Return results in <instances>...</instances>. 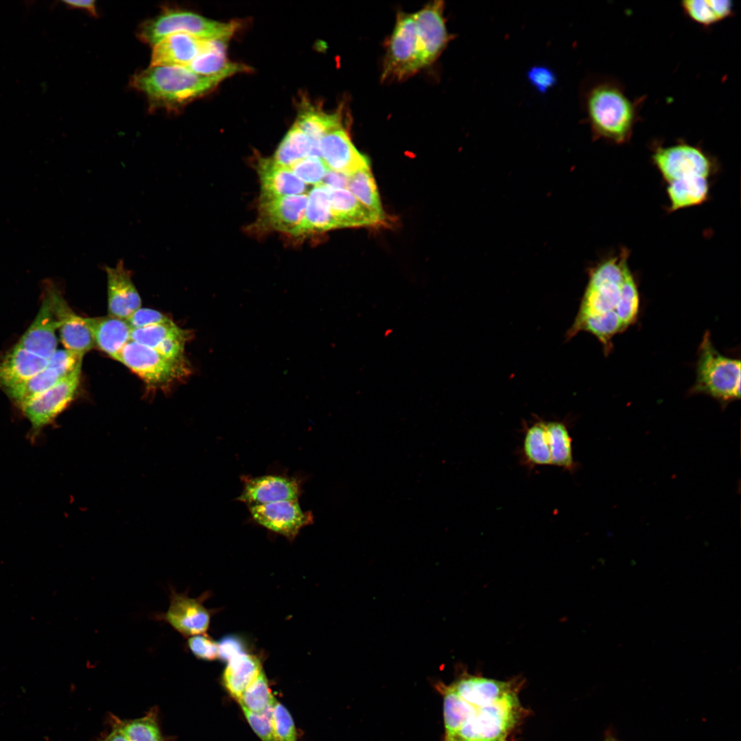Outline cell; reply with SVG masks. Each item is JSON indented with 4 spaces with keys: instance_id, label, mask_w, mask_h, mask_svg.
I'll return each instance as SVG.
<instances>
[{
    "instance_id": "obj_1",
    "label": "cell",
    "mask_w": 741,
    "mask_h": 741,
    "mask_svg": "<svg viewBox=\"0 0 741 741\" xmlns=\"http://www.w3.org/2000/svg\"><path fill=\"white\" fill-rule=\"evenodd\" d=\"M445 741H508L526 714L516 681L464 674L439 685Z\"/></svg>"
},
{
    "instance_id": "obj_2",
    "label": "cell",
    "mask_w": 741,
    "mask_h": 741,
    "mask_svg": "<svg viewBox=\"0 0 741 741\" xmlns=\"http://www.w3.org/2000/svg\"><path fill=\"white\" fill-rule=\"evenodd\" d=\"M629 251L622 248L588 269V281L576 316L565 337L587 332L599 341L607 355L613 338L636 323L640 294L628 263Z\"/></svg>"
},
{
    "instance_id": "obj_3",
    "label": "cell",
    "mask_w": 741,
    "mask_h": 741,
    "mask_svg": "<svg viewBox=\"0 0 741 741\" xmlns=\"http://www.w3.org/2000/svg\"><path fill=\"white\" fill-rule=\"evenodd\" d=\"M650 150L652 163L666 184L669 212L707 201L711 179L719 169L713 155L681 139L669 145L654 141Z\"/></svg>"
},
{
    "instance_id": "obj_4",
    "label": "cell",
    "mask_w": 741,
    "mask_h": 741,
    "mask_svg": "<svg viewBox=\"0 0 741 741\" xmlns=\"http://www.w3.org/2000/svg\"><path fill=\"white\" fill-rule=\"evenodd\" d=\"M646 96L631 97L617 78L604 77L587 89L585 108L592 136L615 145L628 143L635 127L642 120L640 111Z\"/></svg>"
},
{
    "instance_id": "obj_5",
    "label": "cell",
    "mask_w": 741,
    "mask_h": 741,
    "mask_svg": "<svg viewBox=\"0 0 741 741\" xmlns=\"http://www.w3.org/2000/svg\"><path fill=\"white\" fill-rule=\"evenodd\" d=\"M227 76L198 75L183 66H150L132 78L153 107L176 110L207 93Z\"/></svg>"
},
{
    "instance_id": "obj_6",
    "label": "cell",
    "mask_w": 741,
    "mask_h": 741,
    "mask_svg": "<svg viewBox=\"0 0 741 741\" xmlns=\"http://www.w3.org/2000/svg\"><path fill=\"white\" fill-rule=\"evenodd\" d=\"M689 394L707 395L722 406L740 398V360L720 353L709 331L698 349L696 378Z\"/></svg>"
},
{
    "instance_id": "obj_7",
    "label": "cell",
    "mask_w": 741,
    "mask_h": 741,
    "mask_svg": "<svg viewBox=\"0 0 741 741\" xmlns=\"http://www.w3.org/2000/svg\"><path fill=\"white\" fill-rule=\"evenodd\" d=\"M236 29L233 23H221L198 14L176 9L164 10L143 22L138 36L144 43L154 45L168 35L188 34L204 40L229 39Z\"/></svg>"
},
{
    "instance_id": "obj_8",
    "label": "cell",
    "mask_w": 741,
    "mask_h": 741,
    "mask_svg": "<svg viewBox=\"0 0 741 741\" xmlns=\"http://www.w3.org/2000/svg\"><path fill=\"white\" fill-rule=\"evenodd\" d=\"M422 68L413 14L399 12L388 43L381 78L403 80Z\"/></svg>"
},
{
    "instance_id": "obj_9",
    "label": "cell",
    "mask_w": 741,
    "mask_h": 741,
    "mask_svg": "<svg viewBox=\"0 0 741 741\" xmlns=\"http://www.w3.org/2000/svg\"><path fill=\"white\" fill-rule=\"evenodd\" d=\"M118 361L151 385L167 384L191 373L187 360L168 359L155 349L133 341L125 345Z\"/></svg>"
},
{
    "instance_id": "obj_10",
    "label": "cell",
    "mask_w": 741,
    "mask_h": 741,
    "mask_svg": "<svg viewBox=\"0 0 741 741\" xmlns=\"http://www.w3.org/2000/svg\"><path fill=\"white\" fill-rule=\"evenodd\" d=\"M81 370L82 364L19 408L31 425L32 437L54 422L74 399L80 384Z\"/></svg>"
},
{
    "instance_id": "obj_11",
    "label": "cell",
    "mask_w": 741,
    "mask_h": 741,
    "mask_svg": "<svg viewBox=\"0 0 741 741\" xmlns=\"http://www.w3.org/2000/svg\"><path fill=\"white\" fill-rule=\"evenodd\" d=\"M204 594L199 598H189L187 593H179L169 586V605L165 612L153 615V619L170 625L185 637L204 634L209 628V611L204 606Z\"/></svg>"
},
{
    "instance_id": "obj_12",
    "label": "cell",
    "mask_w": 741,
    "mask_h": 741,
    "mask_svg": "<svg viewBox=\"0 0 741 741\" xmlns=\"http://www.w3.org/2000/svg\"><path fill=\"white\" fill-rule=\"evenodd\" d=\"M443 11V1H434L413 14L423 68L438 58L449 40Z\"/></svg>"
},
{
    "instance_id": "obj_13",
    "label": "cell",
    "mask_w": 741,
    "mask_h": 741,
    "mask_svg": "<svg viewBox=\"0 0 741 741\" xmlns=\"http://www.w3.org/2000/svg\"><path fill=\"white\" fill-rule=\"evenodd\" d=\"M252 519L266 528L294 539L305 526L313 523L311 512H304L298 500H285L248 506Z\"/></svg>"
},
{
    "instance_id": "obj_14",
    "label": "cell",
    "mask_w": 741,
    "mask_h": 741,
    "mask_svg": "<svg viewBox=\"0 0 741 741\" xmlns=\"http://www.w3.org/2000/svg\"><path fill=\"white\" fill-rule=\"evenodd\" d=\"M43 290L48 294L54 314L59 322L62 343L66 349L84 355L93 349L95 342L83 317L72 311L55 283L46 281Z\"/></svg>"
},
{
    "instance_id": "obj_15",
    "label": "cell",
    "mask_w": 741,
    "mask_h": 741,
    "mask_svg": "<svg viewBox=\"0 0 741 741\" xmlns=\"http://www.w3.org/2000/svg\"><path fill=\"white\" fill-rule=\"evenodd\" d=\"M307 204L306 194L261 197L259 213L268 227L292 235L304 233Z\"/></svg>"
},
{
    "instance_id": "obj_16",
    "label": "cell",
    "mask_w": 741,
    "mask_h": 741,
    "mask_svg": "<svg viewBox=\"0 0 741 741\" xmlns=\"http://www.w3.org/2000/svg\"><path fill=\"white\" fill-rule=\"evenodd\" d=\"M319 146L321 158L330 170L349 176L360 169L370 167L366 156L356 149L342 127L326 134L320 139Z\"/></svg>"
},
{
    "instance_id": "obj_17",
    "label": "cell",
    "mask_w": 741,
    "mask_h": 741,
    "mask_svg": "<svg viewBox=\"0 0 741 741\" xmlns=\"http://www.w3.org/2000/svg\"><path fill=\"white\" fill-rule=\"evenodd\" d=\"M244 483L237 500L248 506L298 500L301 494L300 482L294 478L267 475L245 478Z\"/></svg>"
},
{
    "instance_id": "obj_18",
    "label": "cell",
    "mask_w": 741,
    "mask_h": 741,
    "mask_svg": "<svg viewBox=\"0 0 741 741\" xmlns=\"http://www.w3.org/2000/svg\"><path fill=\"white\" fill-rule=\"evenodd\" d=\"M59 328L49 297L43 290L42 303L33 322L16 343L21 347L49 360L57 350L56 331Z\"/></svg>"
},
{
    "instance_id": "obj_19",
    "label": "cell",
    "mask_w": 741,
    "mask_h": 741,
    "mask_svg": "<svg viewBox=\"0 0 741 741\" xmlns=\"http://www.w3.org/2000/svg\"><path fill=\"white\" fill-rule=\"evenodd\" d=\"M109 316L126 320L141 307V299L122 261L106 268Z\"/></svg>"
},
{
    "instance_id": "obj_20",
    "label": "cell",
    "mask_w": 741,
    "mask_h": 741,
    "mask_svg": "<svg viewBox=\"0 0 741 741\" xmlns=\"http://www.w3.org/2000/svg\"><path fill=\"white\" fill-rule=\"evenodd\" d=\"M207 40L185 33L168 35L154 45L150 66L187 67L206 49Z\"/></svg>"
},
{
    "instance_id": "obj_21",
    "label": "cell",
    "mask_w": 741,
    "mask_h": 741,
    "mask_svg": "<svg viewBox=\"0 0 741 741\" xmlns=\"http://www.w3.org/2000/svg\"><path fill=\"white\" fill-rule=\"evenodd\" d=\"M48 360L15 344L0 358V389L5 391L28 379L43 369Z\"/></svg>"
},
{
    "instance_id": "obj_22",
    "label": "cell",
    "mask_w": 741,
    "mask_h": 741,
    "mask_svg": "<svg viewBox=\"0 0 741 741\" xmlns=\"http://www.w3.org/2000/svg\"><path fill=\"white\" fill-rule=\"evenodd\" d=\"M95 344L118 361L120 353L130 341L132 329L126 320L111 316L84 318Z\"/></svg>"
},
{
    "instance_id": "obj_23",
    "label": "cell",
    "mask_w": 741,
    "mask_h": 741,
    "mask_svg": "<svg viewBox=\"0 0 741 741\" xmlns=\"http://www.w3.org/2000/svg\"><path fill=\"white\" fill-rule=\"evenodd\" d=\"M261 182V197H279L304 194L307 185L289 167L281 165L272 158H262L258 163Z\"/></svg>"
},
{
    "instance_id": "obj_24",
    "label": "cell",
    "mask_w": 741,
    "mask_h": 741,
    "mask_svg": "<svg viewBox=\"0 0 741 741\" xmlns=\"http://www.w3.org/2000/svg\"><path fill=\"white\" fill-rule=\"evenodd\" d=\"M327 188L331 210L339 228L375 226L383 222L358 201L347 189Z\"/></svg>"
},
{
    "instance_id": "obj_25",
    "label": "cell",
    "mask_w": 741,
    "mask_h": 741,
    "mask_svg": "<svg viewBox=\"0 0 741 741\" xmlns=\"http://www.w3.org/2000/svg\"><path fill=\"white\" fill-rule=\"evenodd\" d=\"M228 40H208L206 49L186 67L204 76L224 75L229 77L238 71L245 70L244 66L227 60L226 51Z\"/></svg>"
},
{
    "instance_id": "obj_26",
    "label": "cell",
    "mask_w": 741,
    "mask_h": 741,
    "mask_svg": "<svg viewBox=\"0 0 741 741\" xmlns=\"http://www.w3.org/2000/svg\"><path fill=\"white\" fill-rule=\"evenodd\" d=\"M259 659L245 652L228 661L223 674L224 686L237 701L246 687L262 670Z\"/></svg>"
},
{
    "instance_id": "obj_27",
    "label": "cell",
    "mask_w": 741,
    "mask_h": 741,
    "mask_svg": "<svg viewBox=\"0 0 741 741\" xmlns=\"http://www.w3.org/2000/svg\"><path fill=\"white\" fill-rule=\"evenodd\" d=\"M339 228L330 207L328 189L315 185L307 196L304 233L325 231Z\"/></svg>"
},
{
    "instance_id": "obj_28",
    "label": "cell",
    "mask_w": 741,
    "mask_h": 741,
    "mask_svg": "<svg viewBox=\"0 0 741 741\" xmlns=\"http://www.w3.org/2000/svg\"><path fill=\"white\" fill-rule=\"evenodd\" d=\"M680 5L685 16L703 27H709L735 13L730 0H684Z\"/></svg>"
},
{
    "instance_id": "obj_29",
    "label": "cell",
    "mask_w": 741,
    "mask_h": 741,
    "mask_svg": "<svg viewBox=\"0 0 741 741\" xmlns=\"http://www.w3.org/2000/svg\"><path fill=\"white\" fill-rule=\"evenodd\" d=\"M308 156L321 158L320 149L294 124L280 143L272 159L278 164L290 168Z\"/></svg>"
},
{
    "instance_id": "obj_30",
    "label": "cell",
    "mask_w": 741,
    "mask_h": 741,
    "mask_svg": "<svg viewBox=\"0 0 741 741\" xmlns=\"http://www.w3.org/2000/svg\"><path fill=\"white\" fill-rule=\"evenodd\" d=\"M108 720V725L119 729L129 741H165L156 707L138 718L123 720L110 714Z\"/></svg>"
},
{
    "instance_id": "obj_31",
    "label": "cell",
    "mask_w": 741,
    "mask_h": 741,
    "mask_svg": "<svg viewBox=\"0 0 741 741\" xmlns=\"http://www.w3.org/2000/svg\"><path fill=\"white\" fill-rule=\"evenodd\" d=\"M65 376L48 365L42 370L21 384L4 391L10 400L19 408L42 394Z\"/></svg>"
},
{
    "instance_id": "obj_32",
    "label": "cell",
    "mask_w": 741,
    "mask_h": 741,
    "mask_svg": "<svg viewBox=\"0 0 741 741\" xmlns=\"http://www.w3.org/2000/svg\"><path fill=\"white\" fill-rule=\"evenodd\" d=\"M552 464L572 473L576 464L572 454V439L566 424L562 421H546Z\"/></svg>"
},
{
    "instance_id": "obj_33",
    "label": "cell",
    "mask_w": 741,
    "mask_h": 741,
    "mask_svg": "<svg viewBox=\"0 0 741 741\" xmlns=\"http://www.w3.org/2000/svg\"><path fill=\"white\" fill-rule=\"evenodd\" d=\"M523 453L526 461L532 466L552 464L545 421L539 420L526 428Z\"/></svg>"
},
{
    "instance_id": "obj_34",
    "label": "cell",
    "mask_w": 741,
    "mask_h": 741,
    "mask_svg": "<svg viewBox=\"0 0 741 741\" xmlns=\"http://www.w3.org/2000/svg\"><path fill=\"white\" fill-rule=\"evenodd\" d=\"M346 189L365 207L384 222V213L370 167L360 169L349 176Z\"/></svg>"
},
{
    "instance_id": "obj_35",
    "label": "cell",
    "mask_w": 741,
    "mask_h": 741,
    "mask_svg": "<svg viewBox=\"0 0 741 741\" xmlns=\"http://www.w3.org/2000/svg\"><path fill=\"white\" fill-rule=\"evenodd\" d=\"M295 124L320 149V139L328 132L341 127V115L307 108L301 112Z\"/></svg>"
},
{
    "instance_id": "obj_36",
    "label": "cell",
    "mask_w": 741,
    "mask_h": 741,
    "mask_svg": "<svg viewBox=\"0 0 741 741\" xmlns=\"http://www.w3.org/2000/svg\"><path fill=\"white\" fill-rule=\"evenodd\" d=\"M191 335H193L191 331L180 328L172 321L132 329L130 341L154 349L167 339Z\"/></svg>"
},
{
    "instance_id": "obj_37",
    "label": "cell",
    "mask_w": 741,
    "mask_h": 741,
    "mask_svg": "<svg viewBox=\"0 0 741 741\" xmlns=\"http://www.w3.org/2000/svg\"><path fill=\"white\" fill-rule=\"evenodd\" d=\"M274 701L268 679L262 670L246 687L238 701L242 707L248 710L261 713L270 708Z\"/></svg>"
},
{
    "instance_id": "obj_38",
    "label": "cell",
    "mask_w": 741,
    "mask_h": 741,
    "mask_svg": "<svg viewBox=\"0 0 741 741\" xmlns=\"http://www.w3.org/2000/svg\"><path fill=\"white\" fill-rule=\"evenodd\" d=\"M271 721L277 741H296L293 719L287 709L276 700L272 706Z\"/></svg>"
},
{
    "instance_id": "obj_39",
    "label": "cell",
    "mask_w": 741,
    "mask_h": 741,
    "mask_svg": "<svg viewBox=\"0 0 741 741\" xmlns=\"http://www.w3.org/2000/svg\"><path fill=\"white\" fill-rule=\"evenodd\" d=\"M304 183L317 185L321 183L329 169L322 158L306 157L290 167Z\"/></svg>"
},
{
    "instance_id": "obj_40",
    "label": "cell",
    "mask_w": 741,
    "mask_h": 741,
    "mask_svg": "<svg viewBox=\"0 0 741 741\" xmlns=\"http://www.w3.org/2000/svg\"><path fill=\"white\" fill-rule=\"evenodd\" d=\"M250 725L263 741H277L272 726V707L261 713H255L242 707Z\"/></svg>"
},
{
    "instance_id": "obj_41",
    "label": "cell",
    "mask_w": 741,
    "mask_h": 741,
    "mask_svg": "<svg viewBox=\"0 0 741 741\" xmlns=\"http://www.w3.org/2000/svg\"><path fill=\"white\" fill-rule=\"evenodd\" d=\"M187 646L198 659L211 661L219 657L218 642L204 634L189 637Z\"/></svg>"
},
{
    "instance_id": "obj_42",
    "label": "cell",
    "mask_w": 741,
    "mask_h": 741,
    "mask_svg": "<svg viewBox=\"0 0 741 741\" xmlns=\"http://www.w3.org/2000/svg\"><path fill=\"white\" fill-rule=\"evenodd\" d=\"M527 79L532 86L540 93H545L553 88L557 78L549 67L543 65L532 67L527 72Z\"/></svg>"
},
{
    "instance_id": "obj_43",
    "label": "cell",
    "mask_w": 741,
    "mask_h": 741,
    "mask_svg": "<svg viewBox=\"0 0 741 741\" xmlns=\"http://www.w3.org/2000/svg\"><path fill=\"white\" fill-rule=\"evenodd\" d=\"M83 356L66 349L56 350L48 360V365L67 376L82 364Z\"/></svg>"
},
{
    "instance_id": "obj_44",
    "label": "cell",
    "mask_w": 741,
    "mask_h": 741,
    "mask_svg": "<svg viewBox=\"0 0 741 741\" xmlns=\"http://www.w3.org/2000/svg\"><path fill=\"white\" fill-rule=\"evenodd\" d=\"M126 321L132 329L172 322L171 319L158 311L142 307L134 311L126 319Z\"/></svg>"
},
{
    "instance_id": "obj_45",
    "label": "cell",
    "mask_w": 741,
    "mask_h": 741,
    "mask_svg": "<svg viewBox=\"0 0 741 741\" xmlns=\"http://www.w3.org/2000/svg\"><path fill=\"white\" fill-rule=\"evenodd\" d=\"M219 657L223 660L228 661L236 655L244 652V648L240 640L235 637H226L220 642H218Z\"/></svg>"
},
{
    "instance_id": "obj_46",
    "label": "cell",
    "mask_w": 741,
    "mask_h": 741,
    "mask_svg": "<svg viewBox=\"0 0 741 741\" xmlns=\"http://www.w3.org/2000/svg\"><path fill=\"white\" fill-rule=\"evenodd\" d=\"M348 182L349 176L329 169L320 184L330 189H346Z\"/></svg>"
},
{
    "instance_id": "obj_47",
    "label": "cell",
    "mask_w": 741,
    "mask_h": 741,
    "mask_svg": "<svg viewBox=\"0 0 741 741\" xmlns=\"http://www.w3.org/2000/svg\"><path fill=\"white\" fill-rule=\"evenodd\" d=\"M64 3L67 5L73 8H78L90 12L92 15L96 16L97 12L95 8V1L92 0H77V1H64Z\"/></svg>"
},
{
    "instance_id": "obj_48",
    "label": "cell",
    "mask_w": 741,
    "mask_h": 741,
    "mask_svg": "<svg viewBox=\"0 0 741 741\" xmlns=\"http://www.w3.org/2000/svg\"><path fill=\"white\" fill-rule=\"evenodd\" d=\"M109 726L110 731L102 735L96 741H129L119 729L110 725Z\"/></svg>"
},
{
    "instance_id": "obj_49",
    "label": "cell",
    "mask_w": 741,
    "mask_h": 741,
    "mask_svg": "<svg viewBox=\"0 0 741 741\" xmlns=\"http://www.w3.org/2000/svg\"><path fill=\"white\" fill-rule=\"evenodd\" d=\"M607 741H613V740H607Z\"/></svg>"
}]
</instances>
